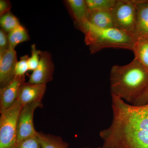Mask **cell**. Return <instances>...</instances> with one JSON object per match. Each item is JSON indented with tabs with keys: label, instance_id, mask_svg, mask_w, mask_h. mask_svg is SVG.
<instances>
[{
	"label": "cell",
	"instance_id": "obj_1",
	"mask_svg": "<svg viewBox=\"0 0 148 148\" xmlns=\"http://www.w3.org/2000/svg\"><path fill=\"white\" fill-rule=\"evenodd\" d=\"M112 96V119L101 130L103 148H148V103L128 104Z\"/></svg>",
	"mask_w": 148,
	"mask_h": 148
},
{
	"label": "cell",
	"instance_id": "obj_2",
	"mask_svg": "<svg viewBox=\"0 0 148 148\" xmlns=\"http://www.w3.org/2000/svg\"><path fill=\"white\" fill-rule=\"evenodd\" d=\"M110 80L111 95L133 105L148 87V70L134 58L127 65L112 66Z\"/></svg>",
	"mask_w": 148,
	"mask_h": 148
},
{
	"label": "cell",
	"instance_id": "obj_3",
	"mask_svg": "<svg viewBox=\"0 0 148 148\" xmlns=\"http://www.w3.org/2000/svg\"><path fill=\"white\" fill-rule=\"evenodd\" d=\"M74 24L76 28L84 34L85 42L92 54L109 48L133 50L136 41L135 38L119 29L98 28L85 19L74 22Z\"/></svg>",
	"mask_w": 148,
	"mask_h": 148
},
{
	"label": "cell",
	"instance_id": "obj_4",
	"mask_svg": "<svg viewBox=\"0 0 148 148\" xmlns=\"http://www.w3.org/2000/svg\"><path fill=\"white\" fill-rule=\"evenodd\" d=\"M16 101L12 107L1 113L0 148H14L17 143V121L22 108Z\"/></svg>",
	"mask_w": 148,
	"mask_h": 148
},
{
	"label": "cell",
	"instance_id": "obj_5",
	"mask_svg": "<svg viewBox=\"0 0 148 148\" xmlns=\"http://www.w3.org/2000/svg\"><path fill=\"white\" fill-rule=\"evenodd\" d=\"M111 12L114 28L134 38L137 24V10L134 1L117 0Z\"/></svg>",
	"mask_w": 148,
	"mask_h": 148
},
{
	"label": "cell",
	"instance_id": "obj_6",
	"mask_svg": "<svg viewBox=\"0 0 148 148\" xmlns=\"http://www.w3.org/2000/svg\"><path fill=\"white\" fill-rule=\"evenodd\" d=\"M42 107V102H37L22 107L17 121V142L36 135L34 124V113L36 109Z\"/></svg>",
	"mask_w": 148,
	"mask_h": 148
},
{
	"label": "cell",
	"instance_id": "obj_7",
	"mask_svg": "<svg viewBox=\"0 0 148 148\" xmlns=\"http://www.w3.org/2000/svg\"><path fill=\"white\" fill-rule=\"evenodd\" d=\"M54 65L52 56L48 51H42L38 65L29 77V83L33 84H45L53 79Z\"/></svg>",
	"mask_w": 148,
	"mask_h": 148
},
{
	"label": "cell",
	"instance_id": "obj_8",
	"mask_svg": "<svg viewBox=\"0 0 148 148\" xmlns=\"http://www.w3.org/2000/svg\"><path fill=\"white\" fill-rule=\"evenodd\" d=\"M25 81V76H15L8 84L0 89V112L8 110L14 105L18 98L21 86Z\"/></svg>",
	"mask_w": 148,
	"mask_h": 148
},
{
	"label": "cell",
	"instance_id": "obj_9",
	"mask_svg": "<svg viewBox=\"0 0 148 148\" xmlns=\"http://www.w3.org/2000/svg\"><path fill=\"white\" fill-rule=\"evenodd\" d=\"M17 62L15 49L10 47L4 53L0 54L1 88L5 86L15 76V67Z\"/></svg>",
	"mask_w": 148,
	"mask_h": 148
},
{
	"label": "cell",
	"instance_id": "obj_10",
	"mask_svg": "<svg viewBox=\"0 0 148 148\" xmlns=\"http://www.w3.org/2000/svg\"><path fill=\"white\" fill-rule=\"evenodd\" d=\"M46 90V84L25 82L21 86L17 101L22 107L31 103L42 102Z\"/></svg>",
	"mask_w": 148,
	"mask_h": 148
},
{
	"label": "cell",
	"instance_id": "obj_11",
	"mask_svg": "<svg viewBox=\"0 0 148 148\" xmlns=\"http://www.w3.org/2000/svg\"><path fill=\"white\" fill-rule=\"evenodd\" d=\"M137 10V21L134 38L135 40H148V1H134Z\"/></svg>",
	"mask_w": 148,
	"mask_h": 148
},
{
	"label": "cell",
	"instance_id": "obj_12",
	"mask_svg": "<svg viewBox=\"0 0 148 148\" xmlns=\"http://www.w3.org/2000/svg\"><path fill=\"white\" fill-rule=\"evenodd\" d=\"M85 19L92 26L98 28H114L110 11L88 9Z\"/></svg>",
	"mask_w": 148,
	"mask_h": 148
},
{
	"label": "cell",
	"instance_id": "obj_13",
	"mask_svg": "<svg viewBox=\"0 0 148 148\" xmlns=\"http://www.w3.org/2000/svg\"><path fill=\"white\" fill-rule=\"evenodd\" d=\"M65 1L75 22L81 21L85 18L88 10L86 0H67Z\"/></svg>",
	"mask_w": 148,
	"mask_h": 148
},
{
	"label": "cell",
	"instance_id": "obj_14",
	"mask_svg": "<svg viewBox=\"0 0 148 148\" xmlns=\"http://www.w3.org/2000/svg\"><path fill=\"white\" fill-rule=\"evenodd\" d=\"M36 135L41 148H69L60 137L41 132H37Z\"/></svg>",
	"mask_w": 148,
	"mask_h": 148
},
{
	"label": "cell",
	"instance_id": "obj_15",
	"mask_svg": "<svg viewBox=\"0 0 148 148\" xmlns=\"http://www.w3.org/2000/svg\"><path fill=\"white\" fill-rule=\"evenodd\" d=\"M132 51L135 58L148 70V40H136Z\"/></svg>",
	"mask_w": 148,
	"mask_h": 148
},
{
	"label": "cell",
	"instance_id": "obj_16",
	"mask_svg": "<svg viewBox=\"0 0 148 148\" xmlns=\"http://www.w3.org/2000/svg\"><path fill=\"white\" fill-rule=\"evenodd\" d=\"M8 38L10 47L14 49L19 44L30 39L27 29L21 24L8 34Z\"/></svg>",
	"mask_w": 148,
	"mask_h": 148
},
{
	"label": "cell",
	"instance_id": "obj_17",
	"mask_svg": "<svg viewBox=\"0 0 148 148\" xmlns=\"http://www.w3.org/2000/svg\"><path fill=\"white\" fill-rule=\"evenodd\" d=\"M0 25L1 29L8 34L20 24L18 18L10 11L1 16Z\"/></svg>",
	"mask_w": 148,
	"mask_h": 148
},
{
	"label": "cell",
	"instance_id": "obj_18",
	"mask_svg": "<svg viewBox=\"0 0 148 148\" xmlns=\"http://www.w3.org/2000/svg\"><path fill=\"white\" fill-rule=\"evenodd\" d=\"M89 10L111 11L117 2V0H86Z\"/></svg>",
	"mask_w": 148,
	"mask_h": 148
},
{
	"label": "cell",
	"instance_id": "obj_19",
	"mask_svg": "<svg viewBox=\"0 0 148 148\" xmlns=\"http://www.w3.org/2000/svg\"><path fill=\"white\" fill-rule=\"evenodd\" d=\"M14 148H41L37 135L25 138L16 143Z\"/></svg>",
	"mask_w": 148,
	"mask_h": 148
},
{
	"label": "cell",
	"instance_id": "obj_20",
	"mask_svg": "<svg viewBox=\"0 0 148 148\" xmlns=\"http://www.w3.org/2000/svg\"><path fill=\"white\" fill-rule=\"evenodd\" d=\"M32 56L28 60L29 71H34L38 65L40 59V54L42 51L38 50L36 47V44H33L31 47Z\"/></svg>",
	"mask_w": 148,
	"mask_h": 148
},
{
	"label": "cell",
	"instance_id": "obj_21",
	"mask_svg": "<svg viewBox=\"0 0 148 148\" xmlns=\"http://www.w3.org/2000/svg\"><path fill=\"white\" fill-rule=\"evenodd\" d=\"M29 57L28 55H24L20 58L18 61L15 67V76L25 75V74L29 71L28 60Z\"/></svg>",
	"mask_w": 148,
	"mask_h": 148
},
{
	"label": "cell",
	"instance_id": "obj_22",
	"mask_svg": "<svg viewBox=\"0 0 148 148\" xmlns=\"http://www.w3.org/2000/svg\"><path fill=\"white\" fill-rule=\"evenodd\" d=\"M10 48L8 34L1 29L0 30V54L4 53Z\"/></svg>",
	"mask_w": 148,
	"mask_h": 148
},
{
	"label": "cell",
	"instance_id": "obj_23",
	"mask_svg": "<svg viewBox=\"0 0 148 148\" xmlns=\"http://www.w3.org/2000/svg\"><path fill=\"white\" fill-rule=\"evenodd\" d=\"M12 5L10 1L8 0L0 1V16L10 11Z\"/></svg>",
	"mask_w": 148,
	"mask_h": 148
},
{
	"label": "cell",
	"instance_id": "obj_24",
	"mask_svg": "<svg viewBox=\"0 0 148 148\" xmlns=\"http://www.w3.org/2000/svg\"><path fill=\"white\" fill-rule=\"evenodd\" d=\"M148 103V87L133 105L142 106Z\"/></svg>",
	"mask_w": 148,
	"mask_h": 148
},
{
	"label": "cell",
	"instance_id": "obj_25",
	"mask_svg": "<svg viewBox=\"0 0 148 148\" xmlns=\"http://www.w3.org/2000/svg\"><path fill=\"white\" fill-rule=\"evenodd\" d=\"M96 148H103L102 147H99Z\"/></svg>",
	"mask_w": 148,
	"mask_h": 148
},
{
	"label": "cell",
	"instance_id": "obj_26",
	"mask_svg": "<svg viewBox=\"0 0 148 148\" xmlns=\"http://www.w3.org/2000/svg\"><path fill=\"white\" fill-rule=\"evenodd\" d=\"M90 148L89 147H85V148Z\"/></svg>",
	"mask_w": 148,
	"mask_h": 148
}]
</instances>
